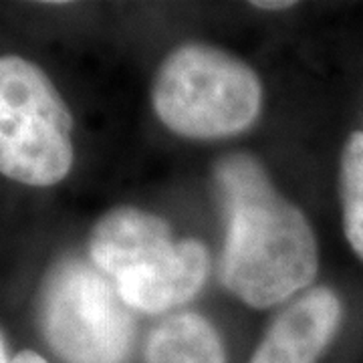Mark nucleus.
I'll list each match as a JSON object with an SVG mask.
<instances>
[{"mask_svg": "<svg viewBox=\"0 0 363 363\" xmlns=\"http://www.w3.org/2000/svg\"><path fill=\"white\" fill-rule=\"evenodd\" d=\"M214 174L226 212L224 286L250 307L267 309L311 285L319 248L305 214L248 154L222 157Z\"/></svg>", "mask_w": 363, "mask_h": 363, "instance_id": "nucleus-1", "label": "nucleus"}, {"mask_svg": "<svg viewBox=\"0 0 363 363\" xmlns=\"http://www.w3.org/2000/svg\"><path fill=\"white\" fill-rule=\"evenodd\" d=\"M91 262L113 283L131 309L162 313L200 293L210 271L206 247L174 240L168 222L133 206L109 210L95 224Z\"/></svg>", "mask_w": 363, "mask_h": 363, "instance_id": "nucleus-2", "label": "nucleus"}, {"mask_svg": "<svg viewBox=\"0 0 363 363\" xmlns=\"http://www.w3.org/2000/svg\"><path fill=\"white\" fill-rule=\"evenodd\" d=\"M154 109L178 135L218 140L248 130L262 107V87L250 67L216 47L188 43L157 69Z\"/></svg>", "mask_w": 363, "mask_h": 363, "instance_id": "nucleus-3", "label": "nucleus"}, {"mask_svg": "<svg viewBox=\"0 0 363 363\" xmlns=\"http://www.w3.org/2000/svg\"><path fill=\"white\" fill-rule=\"evenodd\" d=\"M73 117L39 67L0 57V174L26 186H52L73 164Z\"/></svg>", "mask_w": 363, "mask_h": 363, "instance_id": "nucleus-4", "label": "nucleus"}, {"mask_svg": "<svg viewBox=\"0 0 363 363\" xmlns=\"http://www.w3.org/2000/svg\"><path fill=\"white\" fill-rule=\"evenodd\" d=\"M131 307L93 262L65 259L40 293V327L67 363H125L135 321Z\"/></svg>", "mask_w": 363, "mask_h": 363, "instance_id": "nucleus-5", "label": "nucleus"}, {"mask_svg": "<svg viewBox=\"0 0 363 363\" xmlns=\"http://www.w3.org/2000/svg\"><path fill=\"white\" fill-rule=\"evenodd\" d=\"M341 301L329 286H313L269 327L250 363H317L337 335Z\"/></svg>", "mask_w": 363, "mask_h": 363, "instance_id": "nucleus-6", "label": "nucleus"}, {"mask_svg": "<svg viewBox=\"0 0 363 363\" xmlns=\"http://www.w3.org/2000/svg\"><path fill=\"white\" fill-rule=\"evenodd\" d=\"M145 363H226L218 331L198 313L164 319L145 343Z\"/></svg>", "mask_w": 363, "mask_h": 363, "instance_id": "nucleus-7", "label": "nucleus"}, {"mask_svg": "<svg viewBox=\"0 0 363 363\" xmlns=\"http://www.w3.org/2000/svg\"><path fill=\"white\" fill-rule=\"evenodd\" d=\"M339 198L345 238L353 252L363 260V131H353L343 147Z\"/></svg>", "mask_w": 363, "mask_h": 363, "instance_id": "nucleus-8", "label": "nucleus"}, {"mask_svg": "<svg viewBox=\"0 0 363 363\" xmlns=\"http://www.w3.org/2000/svg\"><path fill=\"white\" fill-rule=\"evenodd\" d=\"M297 2H291V0H272V2H267V0H262V2H252V6H257V9H262V11H283V9H291V6H295Z\"/></svg>", "mask_w": 363, "mask_h": 363, "instance_id": "nucleus-9", "label": "nucleus"}, {"mask_svg": "<svg viewBox=\"0 0 363 363\" xmlns=\"http://www.w3.org/2000/svg\"><path fill=\"white\" fill-rule=\"evenodd\" d=\"M13 363H49L45 357H40L39 353L35 351H21L16 357L13 359Z\"/></svg>", "mask_w": 363, "mask_h": 363, "instance_id": "nucleus-10", "label": "nucleus"}, {"mask_svg": "<svg viewBox=\"0 0 363 363\" xmlns=\"http://www.w3.org/2000/svg\"><path fill=\"white\" fill-rule=\"evenodd\" d=\"M0 363H13L9 362V357H6V350H4V341L0 337Z\"/></svg>", "mask_w": 363, "mask_h": 363, "instance_id": "nucleus-11", "label": "nucleus"}]
</instances>
